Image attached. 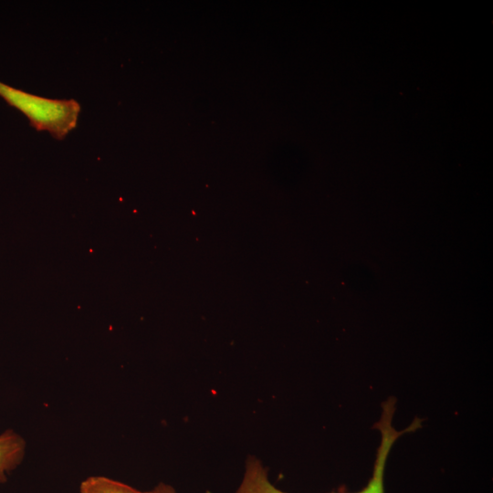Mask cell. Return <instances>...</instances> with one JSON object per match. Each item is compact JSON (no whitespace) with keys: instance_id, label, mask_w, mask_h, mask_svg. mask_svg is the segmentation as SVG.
<instances>
[{"instance_id":"cell-4","label":"cell","mask_w":493,"mask_h":493,"mask_svg":"<svg viewBox=\"0 0 493 493\" xmlns=\"http://www.w3.org/2000/svg\"><path fill=\"white\" fill-rule=\"evenodd\" d=\"M79 493H155L154 489L139 490L128 484L104 476H90L79 486Z\"/></svg>"},{"instance_id":"cell-1","label":"cell","mask_w":493,"mask_h":493,"mask_svg":"<svg viewBox=\"0 0 493 493\" xmlns=\"http://www.w3.org/2000/svg\"><path fill=\"white\" fill-rule=\"evenodd\" d=\"M395 411V400L389 398L383 404L380 420L374 427L381 433V442L373 467V474L368 485L356 493H384L383 473L390 450L394 442L404 434L414 431L421 426L419 418L403 431H397L392 425ZM235 493H287L276 488L268 479L267 471L262 463L254 456L246 459L242 481Z\"/></svg>"},{"instance_id":"cell-2","label":"cell","mask_w":493,"mask_h":493,"mask_svg":"<svg viewBox=\"0 0 493 493\" xmlns=\"http://www.w3.org/2000/svg\"><path fill=\"white\" fill-rule=\"evenodd\" d=\"M0 96L21 111L38 131H48L63 140L78 125L79 103L74 100H54L39 97L0 82Z\"/></svg>"},{"instance_id":"cell-5","label":"cell","mask_w":493,"mask_h":493,"mask_svg":"<svg viewBox=\"0 0 493 493\" xmlns=\"http://www.w3.org/2000/svg\"><path fill=\"white\" fill-rule=\"evenodd\" d=\"M155 493H176L175 489L163 482L159 483L153 488Z\"/></svg>"},{"instance_id":"cell-3","label":"cell","mask_w":493,"mask_h":493,"mask_svg":"<svg viewBox=\"0 0 493 493\" xmlns=\"http://www.w3.org/2000/svg\"><path fill=\"white\" fill-rule=\"evenodd\" d=\"M26 448L25 439L14 430L0 434V483H5L7 474L22 463Z\"/></svg>"}]
</instances>
